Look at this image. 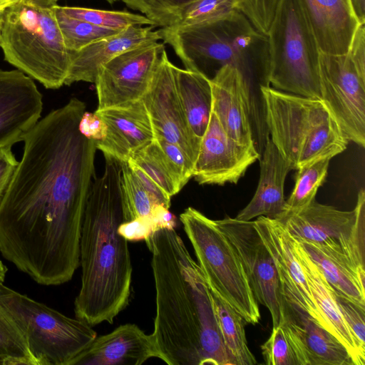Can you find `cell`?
Returning a JSON list of instances; mask_svg holds the SVG:
<instances>
[{"label": "cell", "instance_id": "48", "mask_svg": "<svg viewBox=\"0 0 365 365\" xmlns=\"http://www.w3.org/2000/svg\"><path fill=\"white\" fill-rule=\"evenodd\" d=\"M2 23H3V14H0V32H1V29Z\"/></svg>", "mask_w": 365, "mask_h": 365}, {"label": "cell", "instance_id": "31", "mask_svg": "<svg viewBox=\"0 0 365 365\" xmlns=\"http://www.w3.org/2000/svg\"><path fill=\"white\" fill-rule=\"evenodd\" d=\"M53 8L64 44L71 52L78 51L95 41L120 31L71 17L57 4L53 6Z\"/></svg>", "mask_w": 365, "mask_h": 365}, {"label": "cell", "instance_id": "6", "mask_svg": "<svg viewBox=\"0 0 365 365\" xmlns=\"http://www.w3.org/2000/svg\"><path fill=\"white\" fill-rule=\"evenodd\" d=\"M0 47L9 63L46 88L65 84L71 52L64 44L53 6L23 0L6 9Z\"/></svg>", "mask_w": 365, "mask_h": 365}, {"label": "cell", "instance_id": "30", "mask_svg": "<svg viewBox=\"0 0 365 365\" xmlns=\"http://www.w3.org/2000/svg\"><path fill=\"white\" fill-rule=\"evenodd\" d=\"M331 159L322 158L297 170L294 187L285 200L282 215L297 212L315 200L318 188L326 180Z\"/></svg>", "mask_w": 365, "mask_h": 365}, {"label": "cell", "instance_id": "45", "mask_svg": "<svg viewBox=\"0 0 365 365\" xmlns=\"http://www.w3.org/2000/svg\"><path fill=\"white\" fill-rule=\"evenodd\" d=\"M22 1L23 0H0V14H3L6 9Z\"/></svg>", "mask_w": 365, "mask_h": 365}, {"label": "cell", "instance_id": "17", "mask_svg": "<svg viewBox=\"0 0 365 365\" xmlns=\"http://www.w3.org/2000/svg\"><path fill=\"white\" fill-rule=\"evenodd\" d=\"M42 109V96L31 78L0 68V148L22 141Z\"/></svg>", "mask_w": 365, "mask_h": 365}, {"label": "cell", "instance_id": "24", "mask_svg": "<svg viewBox=\"0 0 365 365\" xmlns=\"http://www.w3.org/2000/svg\"><path fill=\"white\" fill-rule=\"evenodd\" d=\"M297 252L317 308L318 323L336 337L349 352L354 365H365V353L359 349L336 302L333 289L302 245L295 240Z\"/></svg>", "mask_w": 365, "mask_h": 365}, {"label": "cell", "instance_id": "13", "mask_svg": "<svg viewBox=\"0 0 365 365\" xmlns=\"http://www.w3.org/2000/svg\"><path fill=\"white\" fill-rule=\"evenodd\" d=\"M364 215L365 193L361 189L358 193L356 205L351 211L339 210L314 200L304 208L284 214L277 220L297 241L322 245H339L344 253L356 243Z\"/></svg>", "mask_w": 365, "mask_h": 365}, {"label": "cell", "instance_id": "41", "mask_svg": "<svg viewBox=\"0 0 365 365\" xmlns=\"http://www.w3.org/2000/svg\"><path fill=\"white\" fill-rule=\"evenodd\" d=\"M127 163L140 184L148 192L153 202L156 205H161L170 208L171 197H170L160 187L139 167L132 163Z\"/></svg>", "mask_w": 365, "mask_h": 365}, {"label": "cell", "instance_id": "43", "mask_svg": "<svg viewBox=\"0 0 365 365\" xmlns=\"http://www.w3.org/2000/svg\"><path fill=\"white\" fill-rule=\"evenodd\" d=\"M11 147V145H6L0 148V202L19 163L12 152Z\"/></svg>", "mask_w": 365, "mask_h": 365}, {"label": "cell", "instance_id": "2", "mask_svg": "<svg viewBox=\"0 0 365 365\" xmlns=\"http://www.w3.org/2000/svg\"><path fill=\"white\" fill-rule=\"evenodd\" d=\"M152 254L155 290L153 335L168 365H232L215 317L210 290L175 229L145 240Z\"/></svg>", "mask_w": 365, "mask_h": 365}, {"label": "cell", "instance_id": "35", "mask_svg": "<svg viewBox=\"0 0 365 365\" xmlns=\"http://www.w3.org/2000/svg\"><path fill=\"white\" fill-rule=\"evenodd\" d=\"M0 365H36L22 334L1 306Z\"/></svg>", "mask_w": 365, "mask_h": 365}, {"label": "cell", "instance_id": "12", "mask_svg": "<svg viewBox=\"0 0 365 365\" xmlns=\"http://www.w3.org/2000/svg\"><path fill=\"white\" fill-rule=\"evenodd\" d=\"M165 49L153 41L128 49L103 64L96 76L98 108L123 107L142 100Z\"/></svg>", "mask_w": 365, "mask_h": 365}, {"label": "cell", "instance_id": "49", "mask_svg": "<svg viewBox=\"0 0 365 365\" xmlns=\"http://www.w3.org/2000/svg\"><path fill=\"white\" fill-rule=\"evenodd\" d=\"M107 1L109 4H113L114 2L118 1V0H106Z\"/></svg>", "mask_w": 365, "mask_h": 365}, {"label": "cell", "instance_id": "47", "mask_svg": "<svg viewBox=\"0 0 365 365\" xmlns=\"http://www.w3.org/2000/svg\"><path fill=\"white\" fill-rule=\"evenodd\" d=\"M7 269L0 259V285L3 284Z\"/></svg>", "mask_w": 365, "mask_h": 365}, {"label": "cell", "instance_id": "3", "mask_svg": "<svg viewBox=\"0 0 365 365\" xmlns=\"http://www.w3.org/2000/svg\"><path fill=\"white\" fill-rule=\"evenodd\" d=\"M86 200L80 237L81 284L74 302L76 318L91 326L113 324L128 306L133 267L128 241L118 232L125 221L120 192L122 163L105 156Z\"/></svg>", "mask_w": 365, "mask_h": 365}, {"label": "cell", "instance_id": "33", "mask_svg": "<svg viewBox=\"0 0 365 365\" xmlns=\"http://www.w3.org/2000/svg\"><path fill=\"white\" fill-rule=\"evenodd\" d=\"M120 192L124 210V222L139 217H151L156 205L140 184L127 162L122 163Z\"/></svg>", "mask_w": 365, "mask_h": 365}, {"label": "cell", "instance_id": "8", "mask_svg": "<svg viewBox=\"0 0 365 365\" xmlns=\"http://www.w3.org/2000/svg\"><path fill=\"white\" fill-rule=\"evenodd\" d=\"M0 306L22 334L36 365H70L97 334L85 321L0 285Z\"/></svg>", "mask_w": 365, "mask_h": 365}, {"label": "cell", "instance_id": "32", "mask_svg": "<svg viewBox=\"0 0 365 365\" xmlns=\"http://www.w3.org/2000/svg\"><path fill=\"white\" fill-rule=\"evenodd\" d=\"M128 162L143 170L170 197L181 190L155 139L133 153Z\"/></svg>", "mask_w": 365, "mask_h": 365}, {"label": "cell", "instance_id": "10", "mask_svg": "<svg viewBox=\"0 0 365 365\" xmlns=\"http://www.w3.org/2000/svg\"><path fill=\"white\" fill-rule=\"evenodd\" d=\"M321 99L349 141L365 145V68L347 51L319 55Z\"/></svg>", "mask_w": 365, "mask_h": 365}, {"label": "cell", "instance_id": "44", "mask_svg": "<svg viewBox=\"0 0 365 365\" xmlns=\"http://www.w3.org/2000/svg\"><path fill=\"white\" fill-rule=\"evenodd\" d=\"M354 14L359 24L365 23V0H349Z\"/></svg>", "mask_w": 365, "mask_h": 365}, {"label": "cell", "instance_id": "23", "mask_svg": "<svg viewBox=\"0 0 365 365\" xmlns=\"http://www.w3.org/2000/svg\"><path fill=\"white\" fill-rule=\"evenodd\" d=\"M290 170L289 163L268 138L260 160V175L255 193L235 218L240 221H251L260 216L279 218L284 211V186Z\"/></svg>", "mask_w": 365, "mask_h": 365}, {"label": "cell", "instance_id": "29", "mask_svg": "<svg viewBox=\"0 0 365 365\" xmlns=\"http://www.w3.org/2000/svg\"><path fill=\"white\" fill-rule=\"evenodd\" d=\"M261 349L267 365H309L295 322L287 310L284 319L272 328Z\"/></svg>", "mask_w": 365, "mask_h": 365}, {"label": "cell", "instance_id": "36", "mask_svg": "<svg viewBox=\"0 0 365 365\" xmlns=\"http://www.w3.org/2000/svg\"><path fill=\"white\" fill-rule=\"evenodd\" d=\"M131 9L139 11L154 26H173L184 9L195 0H120Z\"/></svg>", "mask_w": 365, "mask_h": 365}, {"label": "cell", "instance_id": "22", "mask_svg": "<svg viewBox=\"0 0 365 365\" xmlns=\"http://www.w3.org/2000/svg\"><path fill=\"white\" fill-rule=\"evenodd\" d=\"M154 26H132L118 34L71 52V63L64 85L78 81L94 83L101 66L132 48L160 39Z\"/></svg>", "mask_w": 365, "mask_h": 365}, {"label": "cell", "instance_id": "28", "mask_svg": "<svg viewBox=\"0 0 365 365\" xmlns=\"http://www.w3.org/2000/svg\"><path fill=\"white\" fill-rule=\"evenodd\" d=\"M210 290L220 331L232 365L257 364L247 345L245 320L215 292Z\"/></svg>", "mask_w": 365, "mask_h": 365}, {"label": "cell", "instance_id": "19", "mask_svg": "<svg viewBox=\"0 0 365 365\" xmlns=\"http://www.w3.org/2000/svg\"><path fill=\"white\" fill-rule=\"evenodd\" d=\"M151 358L161 359L153 335L125 324L96 336L70 365H141Z\"/></svg>", "mask_w": 365, "mask_h": 365}, {"label": "cell", "instance_id": "4", "mask_svg": "<svg viewBox=\"0 0 365 365\" xmlns=\"http://www.w3.org/2000/svg\"><path fill=\"white\" fill-rule=\"evenodd\" d=\"M158 32L188 71L210 80L220 68L230 65L247 78L257 71L264 81L269 57L267 35L238 10L212 22L163 27Z\"/></svg>", "mask_w": 365, "mask_h": 365}, {"label": "cell", "instance_id": "15", "mask_svg": "<svg viewBox=\"0 0 365 365\" xmlns=\"http://www.w3.org/2000/svg\"><path fill=\"white\" fill-rule=\"evenodd\" d=\"M173 66L164 49L142 101L153 125L155 139L178 145L194 164L196 155L177 92Z\"/></svg>", "mask_w": 365, "mask_h": 365}, {"label": "cell", "instance_id": "25", "mask_svg": "<svg viewBox=\"0 0 365 365\" xmlns=\"http://www.w3.org/2000/svg\"><path fill=\"white\" fill-rule=\"evenodd\" d=\"M173 71L192 148L197 158L212 110L210 81L202 74L174 65Z\"/></svg>", "mask_w": 365, "mask_h": 365}, {"label": "cell", "instance_id": "46", "mask_svg": "<svg viewBox=\"0 0 365 365\" xmlns=\"http://www.w3.org/2000/svg\"><path fill=\"white\" fill-rule=\"evenodd\" d=\"M34 2L45 6H53L56 4L58 0H32Z\"/></svg>", "mask_w": 365, "mask_h": 365}, {"label": "cell", "instance_id": "11", "mask_svg": "<svg viewBox=\"0 0 365 365\" xmlns=\"http://www.w3.org/2000/svg\"><path fill=\"white\" fill-rule=\"evenodd\" d=\"M215 221L235 250L257 303L268 309L272 328L278 327L286 316V300L274 259L253 221L230 217Z\"/></svg>", "mask_w": 365, "mask_h": 365}, {"label": "cell", "instance_id": "18", "mask_svg": "<svg viewBox=\"0 0 365 365\" xmlns=\"http://www.w3.org/2000/svg\"><path fill=\"white\" fill-rule=\"evenodd\" d=\"M212 110L227 135L236 142L255 147L250 122L248 80L237 67L226 65L210 80Z\"/></svg>", "mask_w": 365, "mask_h": 365}, {"label": "cell", "instance_id": "20", "mask_svg": "<svg viewBox=\"0 0 365 365\" xmlns=\"http://www.w3.org/2000/svg\"><path fill=\"white\" fill-rule=\"evenodd\" d=\"M107 128L105 138L96 142L104 156L121 163L155 139L149 115L142 100L129 106L96 110Z\"/></svg>", "mask_w": 365, "mask_h": 365}, {"label": "cell", "instance_id": "37", "mask_svg": "<svg viewBox=\"0 0 365 365\" xmlns=\"http://www.w3.org/2000/svg\"><path fill=\"white\" fill-rule=\"evenodd\" d=\"M236 10L234 0H195L184 9L173 27L212 22Z\"/></svg>", "mask_w": 365, "mask_h": 365}, {"label": "cell", "instance_id": "7", "mask_svg": "<svg viewBox=\"0 0 365 365\" xmlns=\"http://www.w3.org/2000/svg\"><path fill=\"white\" fill-rule=\"evenodd\" d=\"M269 57L264 85L321 99L320 49L298 0H280L267 33Z\"/></svg>", "mask_w": 365, "mask_h": 365}, {"label": "cell", "instance_id": "38", "mask_svg": "<svg viewBox=\"0 0 365 365\" xmlns=\"http://www.w3.org/2000/svg\"><path fill=\"white\" fill-rule=\"evenodd\" d=\"M333 292L349 331L361 351L365 353V307L354 302L334 289Z\"/></svg>", "mask_w": 365, "mask_h": 365}, {"label": "cell", "instance_id": "39", "mask_svg": "<svg viewBox=\"0 0 365 365\" xmlns=\"http://www.w3.org/2000/svg\"><path fill=\"white\" fill-rule=\"evenodd\" d=\"M155 140L171 173L182 188L192 177L193 163L178 145L163 140Z\"/></svg>", "mask_w": 365, "mask_h": 365}, {"label": "cell", "instance_id": "1", "mask_svg": "<svg viewBox=\"0 0 365 365\" xmlns=\"http://www.w3.org/2000/svg\"><path fill=\"white\" fill-rule=\"evenodd\" d=\"M84 102L71 98L24 135V153L0 202V252L42 285L68 282L95 176L96 142L78 128Z\"/></svg>", "mask_w": 365, "mask_h": 365}, {"label": "cell", "instance_id": "27", "mask_svg": "<svg viewBox=\"0 0 365 365\" xmlns=\"http://www.w3.org/2000/svg\"><path fill=\"white\" fill-rule=\"evenodd\" d=\"M302 339L309 365H354L340 341L312 317L286 301Z\"/></svg>", "mask_w": 365, "mask_h": 365}, {"label": "cell", "instance_id": "34", "mask_svg": "<svg viewBox=\"0 0 365 365\" xmlns=\"http://www.w3.org/2000/svg\"><path fill=\"white\" fill-rule=\"evenodd\" d=\"M68 16L94 25L122 31L132 26L152 25L153 22L145 16L128 11H107L83 7L61 6Z\"/></svg>", "mask_w": 365, "mask_h": 365}, {"label": "cell", "instance_id": "21", "mask_svg": "<svg viewBox=\"0 0 365 365\" xmlns=\"http://www.w3.org/2000/svg\"><path fill=\"white\" fill-rule=\"evenodd\" d=\"M321 52L348 51L359 22L349 0H298Z\"/></svg>", "mask_w": 365, "mask_h": 365}, {"label": "cell", "instance_id": "42", "mask_svg": "<svg viewBox=\"0 0 365 365\" xmlns=\"http://www.w3.org/2000/svg\"><path fill=\"white\" fill-rule=\"evenodd\" d=\"M78 128L86 138L98 142L106 135V125L103 120L95 112L85 111L79 121Z\"/></svg>", "mask_w": 365, "mask_h": 365}, {"label": "cell", "instance_id": "9", "mask_svg": "<svg viewBox=\"0 0 365 365\" xmlns=\"http://www.w3.org/2000/svg\"><path fill=\"white\" fill-rule=\"evenodd\" d=\"M180 220L209 288L245 322L257 324L260 319L259 306L243 266L215 221L192 207L181 213Z\"/></svg>", "mask_w": 365, "mask_h": 365}, {"label": "cell", "instance_id": "16", "mask_svg": "<svg viewBox=\"0 0 365 365\" xmlns=\"http://www.w3.org/2000/svg\"><path fill=\"white\" fill-rule=\"evenodd\" d=\"M253 223L274 259L284 299L318 322L317 308L297 252L295 240L277 219L260 216Z\"/></svg>", "mask_w": 365, "mask_h": 365}, {"label": "cell", "instance_id": "40", "mask_svg": "<svg viewBox=\"0 0 365 365\" xmlns=\"http://www.w3.org/2000/svg\"><path fill=\"white\" fill-rule=\"evenodd\" d=\"M156 230L151 217H139L122 222L118 227L119 234L129 241L145 240Z\"/></svg>", "mask_w": 365, "mask_h": 365}, {"label": "cell", "instance_id": "14", "mask_svg": "<svg viewBox=\"0 0 365 365\" xmlns=\"http://www.w3.org/2000/svg\"><path fill=\"white\" fill-rule=\"evenodd\" d=\"M259 157L255 147L230 138L212 112L194 163L192 177L200 185L236 184Z\"/></svg>", "mask_w": 365, "mask_h": 365}, {"label": "cell", "instance_id": "5", "mask_svg": "<svg viewBox=\"0 0 365 365\" xmlns=\"http://www.w3.org/2000/svg\"><path fill=\"white\" fill-rule=\"evenodd\" d=\"M270 139L292 170L344 151L349 140L322 99L260 85Z\"/></svg>", "mask_w": 365, "mask_h": 365}, {"label": "cell", "instance_id": "26", "mask_svg": "<svg viewBox=\"0 0 365 365\" xmlns=\"http://www.w3.org/2000/svg\"><path fill=\"white\" fill-rule=\"evenodd\" d=\"M298 242L334 291L365 307V276L356 270L338 245Z\"/></svg>", "mask_w": 365, "mask_h": 365}]
</instances>
